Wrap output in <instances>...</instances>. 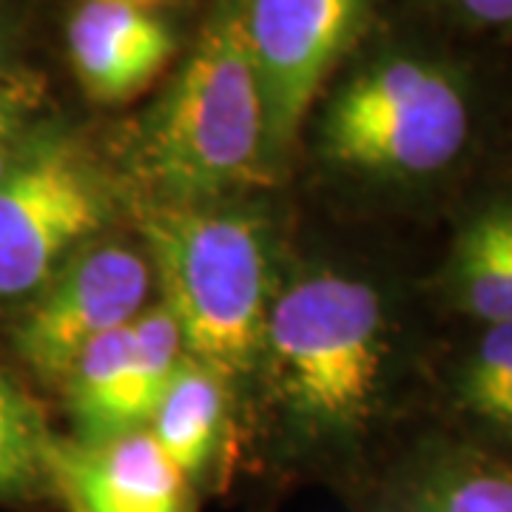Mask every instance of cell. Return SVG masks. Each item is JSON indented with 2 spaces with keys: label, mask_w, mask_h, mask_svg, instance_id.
<instances>
[{
  "label": "cell",
  "mask_w": 512,
  "mask_h": 512,
  "mask_svg": "<svg viewBox=\"0 0 512 512\" xmlns=\"http://www.w3.org/2000/svg\"><path fill=\"white\" fill-rule=\"evenodd\" d=\"M470 328L441 376L450 433L512 456V325Z\"/></svg>",
  "instance_id": "cell-13"
},
{
  "label": "cell",
  "mask_w": 512,
  "mask_h": 512,
  "mask_svg": "<svg viewBox=\"0 0 512 512\" xmlns=\"http://www.w3.org/2000/svg\"><path fill=\"white\" fill-rule=\"evenodd\" d=\"M32 89L26 83L0 80V177L15 165L29 143Z\"/></svg>",
  "instance_id": "cell-16"
},
{
  "label": "cell",
  "mask_w": 512,
  "mask_h": 512,
  "mask_svg": "<svg viewBox=\"0 0 512 512\" xmlns=\"http://www.w3.org/2000/svg\"><path fill=\"white\" fill-rule=\"evenodd\" d=\"M367 512H512V456L427 433L379 476Z\"/></svg>",
  "instance_id": "cell-10"
},
{
  "label": "cell",
  "mask_w": 512,
  "mask_h": 512,
  "mask_svg": "<svg viewBox=\"0 0 512 512\" xmlns=\"http://www.w3.org/2000/svg\"><path fill=\"white\" fill-rule=\"evenodd\" d=\"M74 77L97 103H126L160 77L177 37L148 3L86 0L66 29Z\"/></svg>",
  "instance_id": "cell-12"
},
{
  "label": "cell",
  "mask_w": 512,
  "mask_h": 512,
  "mask_svg": "<svg viewBox=\"0 0 512 512\" xmlns=\"http://www.w3.org/2000/svg\"><path fill=\"white\" fill-rule=\"evenodd\" d=\"M177 322L163 305L100 336L60 382L77 441H103L146 430L168 382L185 362Z\"/></svg>",
  "instance_id": "cell-8"
},
{
  "label": "cell",
  "mask_w": 512,
  "mask_h": 512,
  "mask_svg": "<svg viewBox=\"0 0 512 512\" xmlns=\"http://www.w3.org/2000/svg\"><path fill=\"white\" fill-rule=\"evenodd\" d=\"M134 165L168 205H211L271 177L268 111L237 0H222L146 117Z\"/></svg>",
  "instance_id": "cell-2"
},
{
  "label": "cell",
  "mask_w": 512,
  "mask_h": 512,
  "mask_svg": "<svg viewBox=\"0 0 512 512\" xmlns=\"http://www.w3.org/2000/svg\"><path fill=\"white\" fill-rule=\"evenodd\" d=\"M450 6L478 29L512 35V0H450Z\"/></svg>",
  "instance_id": "cell-17"
},
{
  "label": "cell",
  "mask_w": 512,
  "mask_h": 512,
  "mask_svg": "<svg viewBox=\"0 0 512 512\" xmlns=\"http://www.w3.org/2000/svg\"><path fill=\"white\" fill-rule=\"evenodd\" d=\"M225 384L228 382H222L214 370L185 356L146 427L148 436L157 441V447L188 478L191 487L208 476L220 453Z\"/></svg>",
  "instance_id": "cell-14"
},
{
  "label": "cell",
  "mask_w": 512,
  "mask_h": 512,
  "mask_svg": "<svg viewBox=\"0 0 512 512\" xmlns=\"http://www.w3.org/2000/svg\"><path fill=\"white\" fill-rule=\"evenodd\" d=\"M52 439L35 399L0 370V501L49 493L46 453Z\"/></svg>",
  "instance_id": "cell-15"
},
{
  "label": "cell",
  "mask_w": 512,
  "mask_h": 512,
  "mask_svg": "<svg viewBox=\"0 0 512 512\" xmlns=\"http://www.w3.org/2000/svg\"><path fill=\"white\" fill-rule=\"evenodd\" d=\"M396 356V313L373 279L319 271L271 299L259 362L308 433L342 444L370 433Z\"/></svg>",
  "instance_id": "cell-1"
},
{
  "label": "cell",
  "mask_w": 512,
  "mask_h": 512,
  "mask_svg": "<svg viewBox=\"0 0 512 512\" xmlns=\"http://www.w3.org/2000/svg\"><path fill=\"white\" fill-rule=\"evenodd\" d=\"M140 231L165 311L185 353L222 382L251 373L274 299L268 228L245 211L211 205H151Z\"/></svg>",
  "instance_id": "cell-4"
},
{
  "label": "cell",
  "mask_w": 512,
  "mask_h": 512,
  "mask_svg": "<svg viewBox=\"0 0 512 512\" xmlns=\"http://www.w3.org/2000/svg\"><path fill=\"white\" fill-rule=\"evenodd\" d=\"M476 103L447 57L384 52L330 100L322 151L333 168L390 194L439 191L467 165Z\"/></svg>",
  "instance_id": "cell-3"
},
{
  "label": "cell",
  "mask_w": 512,
  "mask_h": 512,
  "mask_svg": "<svg viewBox=\"0 0 512 512\" xmlns=\"http://www.w3.org/2000/svg\"><path fill=\"white\" fill-rule=\"evenodd\" d=\"M268 111L276 165L299 134L319 86L365 29L370 0H237Z\"/></svg>",
  "instance_id": "cell-6"
},
{
  "label": "cell",
  "mask_w": 512,
  "mask_h": 512,
  "mask_svg": "<svg viewBox=\"0 0 512 512\" xmlns=\"http://www.w3.org/2000/svg\"><path fill=\"white\" fill-rule=\"evenodd\" d=\"M111 185L74 137H29L0 177V299L35 296L111 220Z\"/></svg>",
  "instance_id": "cell-5"
},
{
  "label": "cell",
  "mask_w": 512,
  "mask_h": 512,
  "mask_svg": "<svg viewBox=\"0 0 512 512\" xmlns=\"http://www.w3.org/2000/svg\"><path fill=\"white\" fill-rule=\"evenodd\" d=\"M151 282V265L137 248L86 245L35 293L15 348L43 382L60 384L83 348L146 311Z\"/></svg>",
  "instance_id": "cell-7"
},
{
  "label": "cell",
  "mask_w": 512,
  "mask_h": 512,
  "mask_svg": "<svg viewBox=\"0 0 512 512\" xmlns=\"http://www.w3.org/2000/svg\"><path fill=\"white\" fill-rule=\"evenodd\" d=\"M46 484L66 512H194V487L148 430L103 441L52 439Z\"/></svg>",
  "instance_id": "cell-9"
},
{
  "label": "cell",
  "mask_w": 512,
  "mask_h": 512,
  "mask_svg": "<svg viewBox=\"0 0 512 512\" xmlns=\"http://www.w3.org/2000/svg\"><path fill=\"white\" fill-rule=\"evenodd\" d=\"M430 291L470 325H512V174L464 205Z\"/></svg>",
  "instance_id": "cell-11"
}]
</instances>
